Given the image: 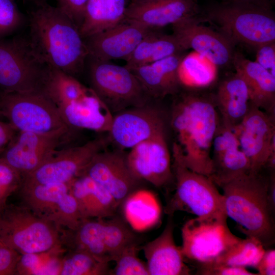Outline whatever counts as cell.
<instances>
[{
	"label": "cell",
	"mask_w": 275,
	"mask_h": 275,
	"mask_svg": "<svg viewBox=\"0 0 275 275\" xmlns=\"http://www.w3.org/2000/svg\"><path fill=\"white\" fill-rule=\"evenodd\" d=\"M171 118L177 139L172 148L188 169L209 177L212 144L221 123L214 96L181 93L173 104Z\"/></svg>",
	"instance_id": "obj_1"
},
{
	"label": "cell",
	"mask_w": 275,
	"mask_h": 275,
	"mask_svg": "<svg viewBox=\"0 0 275 275\" xmlns=\"http://www.w3.org/2000/svg\"><path fill=\"white\" fill-rule=\"evenodd\" d=\"M29 45L44 65L73 76L83 70L88 51L79 28L58 7L37 6L29 18Z\"/></svg>",
	"instance_id": "obj_2"
},
{
	"label": "cell",
	"mask_w": 275,
	"mask_h": 275,
	"mask_svg": "<svg viewBox=\"0 0 275 275\" xmlns=\"http://www.w3.org/2000/svg\"><path fill=\"white\" fill-rule=\"evenodd\" d=\"M270 174L250 172L221 187L228 217L236 222L246 237L256 238L265 249L275 242V212L267 199Z\"/></svg>",
	"instance_id": "obj_3"
},
{
	"label": "cell",
	"mask_w": 275,
	"mask_h": 275,
	"mask_svg": "<svg viewBox=\"0 0 275 275\" xmlns=\"http://www.w3.org/2000/svg\"><path fill=\"white\" fill-rule=\"evenodd\" d=\"M0 115L17 131L66 136L71 129L57 107L41 90L0 91Z\"/></svg>",
	"instance_id": "obj_4"
},
{
	"label": "cell",
	"mask_w": 275,
	"mask_h": 275,
	"mask_svg": "<svg viewBox=\"0 0 275 275\" xmlns=\"http://www.w3.org/2000/svg\"><path fill=\"white\" fill-rule=\"evenodd\" d=\"M175 192L166 208L169 215L184 211L204 218L227 219L225 198L207 176L188 169L172 148Z\"/></svg>",
	"instance_id": "obj_5"
},
{
	"label": "cell",
	"mask_w": 275,
	"mask_h": 275,
	"mask_svg": "<svg viewBox=\"0 0 275 275\" xmlns=\"http://www.w3.org/2000/svg\"><path fill=\"white\" fill-rule=\"evenodd\" d=\"M0 242L20 254L63 245L61 230L24 205L7 204L0 211Z\"/></svg>",
	"instance_id": "obj_6"
},
{
	"label": "cell",
	"mask_w": 275,
	"mask_h": 275,
	"mask_svg": "<svg viewBox=\"0 0 275 275\" xmlns=\"http://www.w3.org/2000/svg\"><path fill=\"white\" fill-rule=\"evenodd\" d=\"M207 18L234 46L256 48L275 42V17L270 9L225 3L211 8Z\"/></svg>",
	"instance_id": "obj_7"
},
{
	"label": "cell",
	"mask_w": 275,
	"mask_h": 275,
	"mask_svg": "<svg viewBox=\"0 0 275 275\" xmlns=\"http://www.w3.org/2000/svg\"><path fill=\"white\" fill-rule=\"evenodd\" d=\"M92 89L113 113L147 104L151 99L125 66L90 59Z\"/></svg>",
	"instance_id": "obj_8"
},
{
	"label": "cell",
	"mask_w": 275,
	"mask_h": 275,
	"mask_svg": "<svg viewBox=\"0 0 275 275\" xmlns=\"http://www.w3.org/2000/svg\"><path fill=\"white\" fill-rule=\"evenodd\" d=\"M227 219L196 217L187 221L181 229L184 259L197 268L208 265L238 242L241 238L231 232Z\"/></svg>",
	"instance_id": "obj_9"
},
{
	"label": "cell",
	"mask_w": 275,
	"mask_h": 275,
	"mask_svg": "<svg viewBox=\"0 0 275 275\" xmlns=\"http://www.w3.org/2000/svg\"><path fill=\"white\" fill-rule=\"evenodd\" d=\"M46 68L33 52L27 38L0 39V91H40Z\"/></svg>",
	"instance_id": "obj_10"
},
{
	"label": "cell",
	"mask_w": 275,
	"mask_h": 275,
	"mask_svg": "<svg viewBox=\"0 0 275 275\" xmlns=\"http://www.w3.org/2000/svg\"><path fill=\"white\" fill-rule=\"evenodd\" d=\"M274 115L251 103L241 122L233 129L240 146L248 159L251 170L260 173L274 171L275 125Z\"/></svg>",
	"instance_id": "obj_11"
},
{
	"label": "cell",
	"mask_w": 275,
	"mask_h": 275,
	"mask_svg": "<svg viewBox=\"0 0 275 275\" xmlns=\"http://www.w3.org/2000/svg\"><path fill=\"white\" fill-rule=\"evenodd\" d=\"M23 205L60 229H74L82 220L69 183L21 185Z\"/></svg>",
	"instance_id": "obj_12"
},
{
	"label": "cell",
	"mask_w": 275,
	"mask_h": 275,
	"mask_svg": "<svg viewBox=\"0 0 275 275\" xmlns=\"http://www.w3.org/2000/svg\"><path fill=\"white\" fill-rule=\"evenodd\" d=\"M105 146L103 139L96 138L82 145L58 150L37 169L24 176L21 185L69 183L82 174Z\"/></svg>",
	"instance_id": "obj_13"
},
{
	"label": "cell",
	"mask_w": 275,
	"mask_h": 275,
	"mask_svg": "<svg viewBox=\"0 0 275 275\" xmlns=\"http://www.w3.org/2000/svg\"><path fill=\"white\" fill-rule=\"evenodd\" d=\"M165 130L142 141L126 154L133 174L157 188H167L174 182L170 153Z\"/></svg>",
	"instance_id": "obj_14"
},
{
	"label": "cell",
	"mask_w": 275,
	"mask_h": 275,
	"mask_svg": "<svg viewBox=\"0 0 275 275\" xmlns=\"http://www.w3.org/2000/svg\"><path fill=\"white\" fill-rule=\"evenodd\" d=\"M82 175L107 190L119 206L139 190L142 182L131 171L127 162L126 154L121 149L101 151L93 157Z\"/></svg>",
	"instance_id": "obj_15"
},
{
	"label": "cell",
	"mask_w": 275,
	"mask_h": 275,
	"mask_svg": "<svg viewBox=\"0 0 275 275\" xmlns=\"http://www.w3.org/2000/svg\"><path fill=\"white\" fill-rule=\"evenodd\" d=\"M196 16L172 25L173 34L185 50L193 49L216 67L232 64L234 44L223 34L200 23Z\"/></svg>",
	"instance_id": "obj_16"
},
{
	"label": "cell",
	"mask_w": 275,
	"mask_h": 275,
	"mask_svg": "<svg viewBox=\"0 0 275 275\" xmlns=\"http://www.w3.org/2000/svg\"><path fill=\"white\" fill-rule=\"evenodd\" d=\"M165 130L161 114L147 104L130 107L113 115L108 133L121 150L131 149Z\"/></svg>",
	"instance_id": "obj_17"
},
{
	"label": "cell",
	"mask_w": 275,
	"mask_h": 275,
	"mask_svg": "<svg viewBox=\"0 0 275 275\" xmlns=\"http://www.w3.org/2000/svg\"><path fill=\"white\" fill-rule=\"evenodd\" d=\"M63 138L18 131L0 157L17 171L23 179L57 152Z\"/></svg>",
	"instance_id": "obj_18"
},
{
	"label": "cell",
	"mask_w": 275,
	"mask_h": 275,
	"mask_svg": "<svg viewBox=\"0 0 275 275\" xmlns=\"http://www.w3.org/2000/svg\"><path fill=\"white\" fill-rule=\"evenodd\" d=\"M151 30L124 20L119 24L85 39L91 60H125Z\"/></svg>",
	"instance_id": "obj_19"
},
{
	"label": "cell",
	"mask_w": 275,
	"mask_h": 275,
	"mask_svg": "<svg viewBox=\"0 0 275 275\" xmlns=\"http://www.w3.org/2000/svg\"><path fill=\"white\" fill-rule=\"evenodd\" d=\"M199 12L197 0H138L127 6L125 19L150 30H158Z\"/></svg>",
	"instance_id": "obj_20"
},
{
	"label": "cell",
	"mask_w": 275,
	"mask_h": 275,
	"mask_svg": "<svg viewBox=\"0 0 275 275\" xmlns=\"http://www.w3.org/2000/svg\"><path fill=\"white\" fill-rule=\"evenodd\" d=\"M212 170L209 177L221 187L234 179L251 171L233 129L220 123L211 150Z\"/></svg>",
	"instance_id": "obj_21"
},
{
	"label": "cell",
	"mask_w": 275,
	"mask_h": 275,
	"mask_svg": "<svg viewBox=\"0 0 275 275\" xmlns=\"http://www.w3.org/2000/svg\"><path fill=\"white\" fill-rule=\"evenodd\" d=\"M56 106L71 129L99 132L110 130L113 114L92 88L82 97Z\"/></svg>",
	"instance_id": "obj_22"
},
{
	"label": "cell",
	"mask_w": 275,
	"mask_h": 275,
	"mask_svg": "<svg viewBox=\"0 0 275 275\" xmlns=\"http://www.w3.org/2000/svg\"><path fill=\"white\" fill-rule=\"evenodd\" d=\"M173 215L162 233L142 246L149 275H189L190 269L185 263L181 246L175 242Z\"/></svg>",
	"instance_id": "obj_23"
},
{
	"label": "cell",
	"mask_w": 275,
	"mask_h": 275,
	"mask_svg": "<svg viewBox=\"0 0 275 275\" xmlns=\"http://www.w3.org/2000/svg\"><path fill=\"white\" fill-rule=\"evenodd\" d=\"M184 52L129 69L151 98L162 99L177 94L181 87L178 69Z\"/></svg>",
	"instance_id": "obj_24"
},
{
	"label": "cell",
	"mask_w": 275,
	"mask_h": 275,
	"mask_svg": "<svg viewBox=\"0 0 275 275\" xmlns=\"http://www.w3.org/2000/svg\"><path fill=\"white\" fill-rule=\"evenodd\" d=\"M232 64L236 74L246 84L251 103L264 112L274 115L275 76L255 61L235 52Z\"/></svg>",
	"instance_id": "obj_25"
},
{
	"label": "cell",
	"mask_w": 275,
	"mask_h": 275,
	"mask_svg": "<svg viewBox=\"0 0 275 275\" xmlns=\"http://www.w3.org/2000/svg\"><path fill=\"white\" fill-rule=\"evenodd\" d=\"M82 219L115 216L119 206L111 193L89 177L82 175L69 183Z\"/></svg>",
	"instance_id": "obj_26"
},
{
	"label": "cell",
	"mask_w": 275,
	"mask_h": 275,
	"mask_svg": "<svg viewBox=\"0 0 275 275\" xmlns=\"http://www.w3.org/2000/svg\"><path fill=\"white\" fill-rule=\"evenodd\" d=\"M214 98L221 123L232 129L241 122L251 103L246 84L236 73L220 84Z\"/></svg>",
	"instance_id": "obj_27"
},
{
	"label": "cell",
	"mask_w": 275,
	"mask_h": 275,
	"mask_svg": "<svg viewBox=\"0 0 275 275\" xmlns=\"http://www.w3.org/2000/svg\"><path fill=\"white\" fill-rule=\"evenodd\" d=\"M61 239L67 250L84 251L102 261H112L104 242L102 218L82 219L74 229H62Z\"/></svg>",
	"instance_id": "obj_28"
},
{
	"label": "cell",
	"mask_w": 275,
	"mask_h": 275,
	"mask_svg": "<svg viewBox=\"0 0 275 275\" xmlns=\"http://www.w3.org/2000/svg\"><path fill=\"white\" fill-rule=\"evenodd\" d=\"M185 51L173 34L168 35L153 30L143 38L125 60V66L128 68L141 66Z\"/></svg>",
	"instance_id": "obj_29"
},
{
	"label": "cell",
	"mask_w": 275,
	"mask_h": 275,
	"mask_svg": "<svg viewBox=\"0 0 275 275\" xmlns=\"http://www.w3.org/2000/svg\"><path fill=\"white\" fill-rule=\"evenodd\" d=\"M126 0H89L79 28L84 39L123 21Z\"/></svg>",
	"instance_id": "obj_30"
},
{
	"label": "cell",
	"mask_w": 275,
	"mask_h": 275,
	"mask_svg": "<svg viewBox=\"0 0 275 275\" xmlns=\"http://www.w3.org/2000/svg\"><path fill=\"white\" fill-rule=\"evenodd\" d=\"M216 66L198 53L185 55L178 69L181 86L189 89L209 86L215 80Z\"/></svg>",
	"instance_id": "obj_31"
},
{
	"label": "cell",
	"mask_w": 275,
	"mask_h": 275,
	"mask_svg": "<svg viewBox=\"0 0 275 275\" xmlns=\"http://www.w3.org/2000/svg\"><path fill=\"white\" fill-rule=\"evenodd\" d=\"M66 251L61 245L44 252L21 254L16 274H60L62 259Z\"/></svg>",
	"instance_id": "obj_32"
},
{
	"label": "cell",
	"mask_w": 275,
	"mask_h": 275,
	"mask_svg": "<svg viewBox=\"0 0 275 275\" xmlns=\"http://www.w3.org/2000/svg\"><path fill=\"white\" fill-rule=\"evenodd\" d=\"M265 250L262 243L257 239L246 237L245 239L241 238L230 246L211 264L255 267Z\"/></svg>",
	"instance_id": "obj_33"
},
{
	"label": "cell",
	"mask_w": 275,
	"mask_h": 275,
	"mask_svg": "<svg viewBox=\"0 0 275 275\" xmlns=\"http://www.w3.org/2000/svg\"><path fill=\"white\" fill-rule=\"evenodd\" d=\"M111 272L109 262L84 251L69 250L63 258L60 275H106Z\"/></svg>",
	"instance_id": "obj_34"
},
{
	"label": "cell",
	"mask_w": 275,
	"mask_h": 275,
	"mask_svg": "<svg viewBox=\"0 0 275 275\" xmlns=\"http://www.w3.org/2000/svg\"><path fill=\"white\" fill-rule=\"evenodd\" d=\"M102 219L104 242L112 261H115L125 249L138 244V237L121 218L114 216Z\"/></svg>",
	"instance_id": "obj_35"
},
{
	"label": "cell",
	"mask_w": 275,
	"mask_h": 275,
	"mask_svg": "<svg viewBox=\"0 0 275 275\" xmlns=\"http://www.w3.org/2000/svg\"><path fill=\"white\" fill-rule=\"evenodd\" d=\"M138 244L125 249L115 260L116 265L110 274L149 275L146 263L138 256Z\"/></svg>",
	"instance_id": "obj_36"
},
{
	"label": "cell",
	"mask_w": 275,
	"mask_h": 275,
	"mask_svg": "<svg viewBox=\"0 0 275 275\" xmlns=\"http://www.w3.org/2000/svg\"><path fill=\"white\" fill-rule=\"evenodd\" d=\"M24 20L14 0H0V39L18 30Z\"/></svg>",
	"instance_id": "obj_37"
},
{
	"label": "cell",
	"mask_w": 275,
	"mask_h": 275,
	"mask_svg": "<svg viewBox=\"0 0 275 275\" xmlns=\"http://www.w3.org/2000/svg\"><path fill=\"white\" fill-rule=\"evenodd\" d=\"M22 176L0 157V211L7 205L8 198L20 188Z\"/></svg>",
	"instance_id": "obj_38"
},
{
	"label": "cell",
	"mask_w": 275,
	"mask_h": 275,
	"mask_svg": "<svg viewBox=\"0 0 275 275\" xmlns=\"http://www.w3.org/2000/svg\"><path fill=\"white\" fill-rule=\"evenodd\" d=\"M89 0H56L57 7L65 13L79 28Z\"/></svg>",
	"instance_id": "obj_39"
},
{
	"label": "cell",
	"mask_w": 275,
	"mask_h": 275,
	"mask_svg": "<svg viewBox=\"0 0 275 275\" xmlns=\"http://www.w3.org/2000/svg\"><path fill=\"white\" fill-rule=\"evenodd\" d=\"M196 274L202 275H258L245 267L219 264H210L197 268Z\"/></svg>",
	"instance_id": "obj_40"
},
{
	"label": "cell",
	"mask_w": 275,
	"mask_h": 275,
	"mask_svg": "<svg viewBox=\"0 0 275 275\" xmlns=\"http://www.w3.org/2000/svg\"><path fill=\"white\" fill-rule=\"evenodd\" d=\"M21 254L0 242V275L16 274Z\"/></svg>",
	"instance_id": "obj_41"
},
{
	"label": "cell",
	"mask_w": 275,
	"mask_h": 275,
	"mask_svg": "<svg viewBox=\"0 0 275 275\" xmlns=\"http://www.w3.org/2000/svg\"><path fill=\"white\" fill-rule=\"evenodd\" d=\"M256 49L255 61L275 76V42L261 45Z\"/></svg>",
	"instance_id": "obj_42"
},
{
	"label": "cell",
	"mask_w": 275,
	"mask_h": 275,
	"mask_svg": "<svg viewBox=\"0 0 275 275\" xmlns=\"http://www.w3.org/2000/svg\"><path fill=\"white\" fill-rule=\"evenodd\" d=\"M258 270V275L275 274V250L267 249L255 266Z\"/></svg>",
	"instance_id": "obj_43"
},
{
	"label": "cell",
	"mask_w": 275,
	"mask_h": 275,
	"mask_svg": "<svg viewBox=\"0 0 275 275\" xmlns=\"http://www.w3.org/2000/svg\"><path fill=\"white\" fill-rule=\"evenodd\" d=\"M17 132L8 122L0 119V155L13 140Z\"/></svg>",
	"instance_id": "obj_44"
},
{
	"label": "cell",
	"mask_w": 275,
	"mask_h": 275,
	"mask_svg": "<svg viewBox=\"0 0 275 275\" xmlns=\"http://www.w3.org/2000/svg\"><path fill=\"white\" fill-rule=\"evenodd\" d=\"M226 3L241 5L256 6L271 9V0H226Z\"/></svg>",
	"instance_id": "obj_45"
},
{
	"label": "cell",
	"mask_w": 275,
	"mask_h": 275,
	"mask_svg": "<svg viewBox=\"0 0 275 275\" xmlns=\"http://www.w3.org/2000/svg\"><path fill=\"white\" fill-rule=\"evenodd\" d=\"M267 199L269 206L275 212V176L274 172L270 174L269 183L267 190Z\"/></svg>",
	"instance_id": "obj_46"
},
{
	"label": "cell",
	"mask_w": 275,
	"mask_h": 275,
	"mask_svg": "<svg viewBox=\"0 0 275 275\" xmlns=\"http://www.w3.org/2000/svg\"><path fill=\"white\" fill-rule=\"evenodd\" d=\"M32 2L36 4L37 6L43 5L47 3V0H23Z\"/></svg>",
	"instance_id": "obj_47"
},
{
	"label": "cell",
	"mask_w": 275,
	"mask_h": 275,
	"mask_svg": "<svg viewBox=\"0 0 275 275\" xmlns=\"http://www.w3.org/2000/svg\"><path fill=\"white\" fill-rule=\"evenodd\" d=\"M138 1V0H131V2L132 1Z\"/></svg>",
	"instance_id": "obj_48"
}]
</instances>
